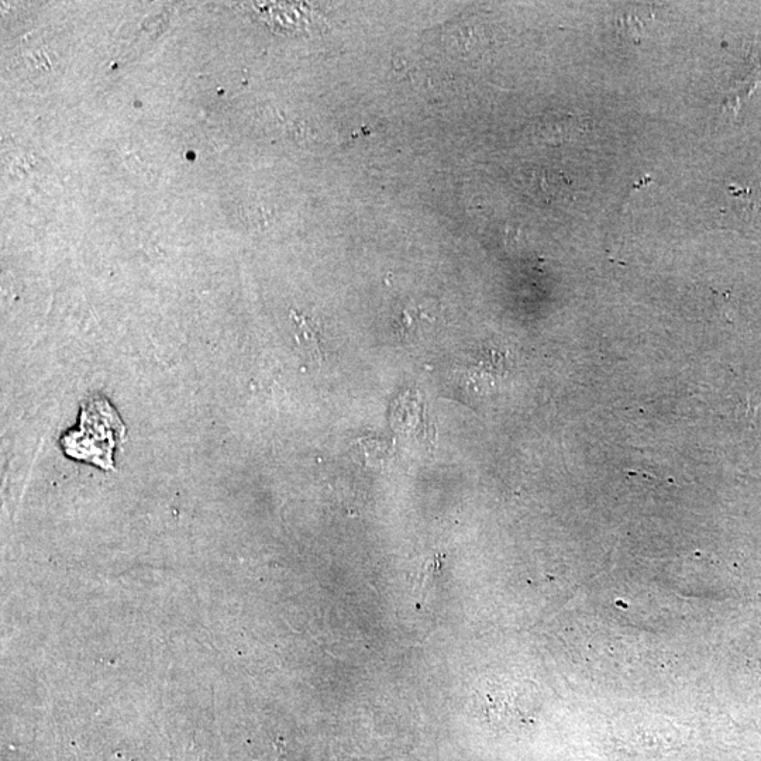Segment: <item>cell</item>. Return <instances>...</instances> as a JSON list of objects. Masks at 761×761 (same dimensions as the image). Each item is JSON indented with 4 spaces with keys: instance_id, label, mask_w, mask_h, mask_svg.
I'll use <instances>...</instances> for the list:
<instances>
[{
    "instance_id": "cell-2",
    "label": "cell",
    "mask_w": 761,
    "mask_h": 761,
    "mask_svg": "<svg viewBox=\"0 0 761 761\" xmlns=\"http://www.w3.org/2000/svg\"><path fill=\"white\" fill-rule=\"evenodd\" d=\"M588 132V120L585 117L564 116L542 127V136L549 141H566L577 139Z\"/></svg>"
},
{
    "instance_id": "cell-1",
    "label": "cell",
    "mask_w": 761,
    "mask_h": 761,
    "mask_svg": "<svg viewBox=\"0 0 761 761\" xmlns=\"http://www.w3.org/2000/svg\"><path fill=\"white\" fill-rule=\"evenodd\" d=\"M125 436V426L109 401L103 398L89 399L84 404L81 426L61 440L65 453L75 460L88 461L112 470V454Z\"/></svg>"
}]
</instances>
